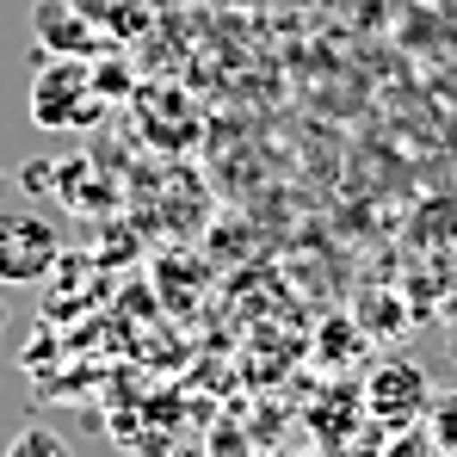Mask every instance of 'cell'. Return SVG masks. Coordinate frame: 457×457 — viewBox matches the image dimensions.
I'll use <instances>...</instances> for the list:
<instances>
[{
  "label": "cell",
  "instance_id": "cell-3",
  "mask_svg": "<svg viewBox=\"0 0 457 457\" xmlns=\"http://www.w3.org/2000/svg\"><path fill=\"white\" fill-rule=\"evenodd\" d=\"M56 266V228L37 211H0V285H37Z\"/></svg>",
  "mask_w": 457,
  "mask_h": 457
},
{
  "label": "cell",
  "instance_id": "cell-5",
  "mask_svg": "<svg viewBox=\"0 0 457 457\" xmlns=\"http://www.w3.org/2000/svg\"><path fill=\"white\" fill-rule=\"evenodd\" d=\"M427 427H433V445L452 457L457 452V389H445V395L427 402Z\"/></svg>",
  "mask_w": 457,
  "mask_h": 457
},
{
  "label": "cell",
  "instance_id": "cell-1",
  "mask_svg": "<svg viewBox=\"0 0 457 457\" xmlns=\"http://www.w3.org/2000/svg\"><path fill=\"white\" fill-rule=\"evenodd\" d=\"M44 69L31 80V118L44 130H87L105 112V93L93 87L87 56H37Z\"/></svg>",
  "mask_w": 457,
  "mask_h": 457
},
{
  "label": "cell",
  "instance_id": "cell-6",
  "mask_svg": "<svg viewBox=\"0 0 457 457\" xmlns=\"http://www.w3.org/2000/svg\"><path fill=\"white\" fill-rule=\"evenodd\" d=\"M6 457H69V445H62V433H50V427H19L12 445H6Z\"/></svg>",
  "mask_w": 457,
  "mask_h": 457
},
{
  "label": "cell",
  "instance_id": "cell-7",
  "mask_svg": "<svg viewBox=\"0 0 457 457\" xmlns=\"http://www.w3.org/2000/svg\"><path fill=\"white\" fill-rule=\"evenodd\" d=\"M93 87H99V93H130V69H124V62H105V69L93 62Z\"/></svg>",
  "mask_w": 457,
  "mask_h": 457
},
{
  "label": "cell",
  "instance_id": "cell-4",
  "mask_svg": "<svg viewBox=\"0 0 457 457\" xmlns=\"http://www.w3.org/2000/svg\"><path fill=\"white\" fill-rule=\"evenodd\" d=\"M31 31L44 44V56H99V25H87L75 0H37L31 6Z\"/></svg>",
  "mask_w": 457,
  "mask_h": 457
},
{
  "label": "cell",
  "instance_id": "cell-2",
  "mask_svg": "<svg viewBox=\"0 0 457 457\" xmlns=\"http://www.w3.org/2000/svg\"><path fill=\"white\" fill-rule=\"evenodd\" d=\"M427 402H433V383L420 371V359H408V353H389L371 371V383H365V408L378 414L383 427H395V433L414 427L427 414Z\"/></svg>",
  "mask_w": 457,
  "mask_h": 457
},
{
  "label": "cell",
  "instance_id": "cell-8",
  "mask_svg": "<svg viewBox=\"0 0 457 457\" xmlns=\"http://www.w3.org/2000/svg\"><path fill=\"white\" fill-rule=\"evenodd\" d=\"M0 328H6V303H0Z\"/></svg>",
  "mask_w": 457,
  "mask_h": 457
}]
</instances>
